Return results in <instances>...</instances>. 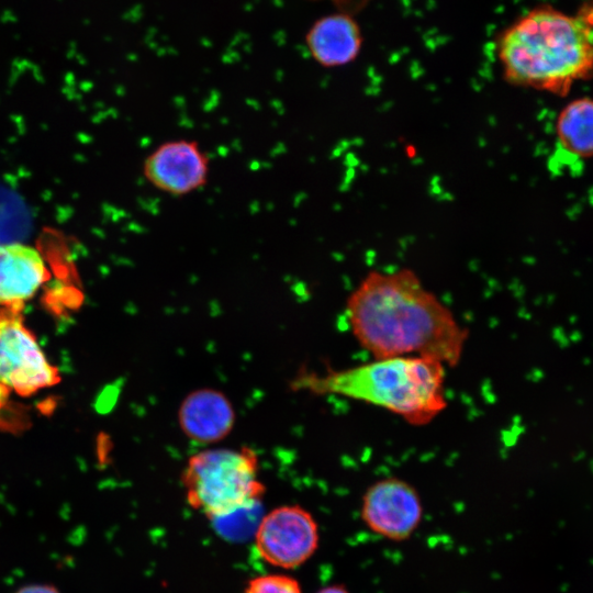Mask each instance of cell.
Returning <instances> with one entry per match:
<instances>
[{
    "instance_id": "1",
    "label": "cell",
    "mask_w": 593,
    "mask_h": 593,
    "mask_svg": "<svg viewBox=\"0 0 593 593\" xmlns=\"http://www.w3.org/2000/svg\"><path fill=\"white\" fill-rule=\"evenodd\" d=\"M353 336L372 358L421 356L456 367L468 329L410 268L371 270L349 293Z\"/></svg>"
},
{
    "instance_id": "2",
    "label": "cell",
    "mask_w": 593,
    "mask_h": 593,
    "mask_svg": "<svg viewBox=\"0 0 593 593\" xmlns=\"http://www.w3.org/2000/svg\"><path fill=\"white\" fill-rule=\"evenodd\" d=\"M495 55L508 85L566 97L593 76V2L575 14L535 7L500 33Z\"/></svg>"
},
{
    "instance_id": "3",
    "label": "cell",
    "mask_w": 593,
    "mask_h": 593,
    "mask_svg": "<svg viewBox=\"0 0 593 593\" xmlns=\"http://www.w3.org/2000/svg\"><path fill=\"white\" fill-rule=\"evenodd\" d=\"M446 366L428 357L379 358L304 380L329 393L384 409L413 426H425L447 407Z\"/></svg>"
},
{
    "instance_id": "4",
    "label": "cell",
    "mask_w": 593,
    "mask_h": 593,
    "mask_svg": "<svg viewBox=\"0 0 593 593\" xmlns=\"http://www.w3.org/2000/svg\"><path fill=\"white\" fill-rule=\"evenodd\" d=\"M258 473V458L249 447L215 448L191 456L181 482L193 510L209 519H220L261 501L266 486Z\"/></svg>"
},
{
    "instance_id": "5",
    "label": "cell",
    "mask_w": 593,
    "mask_h": 593,
    "mask_svg": "<svg viewBox=\"0 0 593 593\" xmlns=\"http://www.w3.org/2000/svg\"><path fill=\"white\" fill-rule=\"evenodd\" d=\"M22 309H0V383L29 396L56 384L60 377L25 326Z\"/></svg>"
},
{
    "instance_id": "6",
    "label": "cell",
    "mask_w": 593,
    "mask_h": 593,
    "mask_svg": "<svg viewBox=\"0 0 593 593\" xmlns=\"http://www.w3.org/2000/svg\"><path fill=\"white\" fill-rule=\"evenodd\" d=\"M320 527L313 514L299 504L278 506L259 522L255 549L268 564L294 570L307 562L320 546Z\"/></svg>"
},
{
    "instance_id": "7",
    "label": "cell",
    "mask_w": 593,
    "mask_h": 593,
    "mask_svg": "<svg viewBox=\"0 0 593 593\" xmlns=\"http://www.w3.org/2000/svg\"><path fill=\"white\" fill-rule=\"evenodd\" d=\"M359 517L370 533L403 542L421 526L424 505L419 492L409 481L385 477L372 482L362 493Z\"/></svg>"
},
{
    "instance_id": "8",
    "label": "cell",
    "mask_w": 593,
    "mask_h": 593,
    "mask_svg": "<svg viewBox=\"0 0 593 593\" xmlns=\"http://www.w3.org/2000/svg\"><path fill=\"white\" fill-rule=\"evenodd\" d=\"M142 170L155 189L172 197H184L208 183L210 158L194 139H171L145 157Z\"/></svg>"
},
{
    "instance_id": "9",
    "label": "cell",
    "mask_w": 593,
    "mask_h": 593,
    "mask_svg": "<svg viewBox=\"0 0 593 593\" xmlns=\"http://www.w3.org/2000/svg\"><path fill=\"white\" fill-rule=\"evenodd\" d=\"M236 414L228 398L214 389L189 393L180 404L178 422L183 434L195 443L212 444L233 429Z\"/></svg>"
},
{
    "instance_id": "10",
    "label": "cell",
    "mask_w": 593,
    "mask_h": 593,
    "mask_svg": "<svg viewBox=\"0 0 593 593\" xmlns=\"http://www.w3.org/2000/svg\"><path fill=\"white\" fill-rule=\"evenodd\" d=\"M305 43L311 57L322 67L351 64L359 56L363 36L357 21L346 13H332L316 20Z\"/></svg>"
},
{
    "instance_id": "11",
    "label": "cell",
    "mask_w": 593,
    "mask_h": 593,
    "mask_svg": "<svg viewBox=\"0 0 593 593\" xmlns=\"http://www.w3.org/2000/svg\"><path fill=\"white\" fill-rule=\"evenodd\" d=\"M40 253L24 244L0 243V306L23 307L47 280Z\"/></svg>"
},
{
    "instance_id": "12",
    "label": "cell",
    "mask_w": 593,
    "mask_h": 593,
    "mask_svg": "<svg viewBox=\"0 0 593 593\" xmlns=\"http://www.w3.org/2000/svg\"><path fill=\"white\" fill-rule=\"evenodd\" d=\"M557 147L568 158L584 161L593 158V98L568 101L555 121Z\"/></svg>"
},
{
    "instance_id": "13",
    "label": "cell",
    "mask_w": 593,
    "mask_h": 593,
    "mask_svg": "<svg viewBox=\"0 0 593 593\" xmlns=\"http://www.w3.org/2000/svg\"><path fill=\"white\" fill-rule=\"evenodd\" d=\"M244 593H303V591L295 578L283 573H268L249 579Z\"/></svg>"
},
{
    "instance_id": "14",
    "label": "cell",
    "mask_w": 593,
    "mask_h": 593,
    "mask_svg": "<svg viewBox=\"0 0 593 593\" xmlns=\"http://www.w3.org/2000/svg\"><path fill=\"white\" fill-rule=\"evenodd\" d=\"M14 593H61L49 583H31L19 588Z\"/></svg>"
},
{
    "instance_id": "15",
    "label": "cell",
    "mask_w": 593,
    "mask_h": 593,
    "mask_svg": "<svg viewBox=\"0 0 593 593\" xmlns=\"http://www.w3.org/2000/svg\"><path fill=\"white\" fill-rule=\"evenodd\" d=\"M315 593H351L343 583H332L318 589Z\"/></svg>"
}]
</instances>
